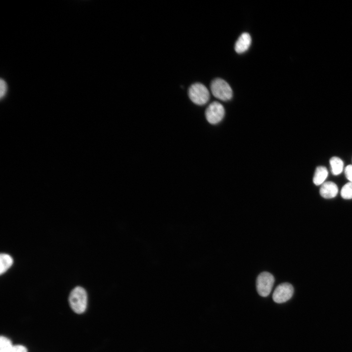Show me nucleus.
Wrapping results in <instances>:
<instances>
[{
  "instance_id": "f257e3e1",
  "label": "nucleus",
  "mask_w": 352,
  "mask_h": 352,
  "mask_svg": "<svg viewBox=\"0 0 352 352\" xmlns=\"http://www.w3.org/2000/svg\"><path fill=\"white\" fill-rule=\"evenodd\" d=\"M68 301L70 307L77 314L84 313L87 307L88 295L85 289L81 286H76L71 291Z\"/></svg>"
},
{
  "instance_id": "f03ea898",
  "label": "nucleus",
  "mask_w": 352,
  "mask_h": 352,
  "mask_svg": "<svg viewBox=\"0 0 352 352\" xmlns=\"http://www.w3.org/2000/svg\"><path fill=\"white\" fill-rule=\"evenodd\" d=\"M188 96L195 104L203 105L209 100L210 93L207 88L203 84L196 83L192 84L188 89Z\"/></svg>"
},
{
  "instance_id": "7ed1b4c3",
  "label": "nucleus",
  "mask_w": 352,
  "mask_h": 352,
  "mask_svg": "<svg viewBox=\"0 0 352 352\" xmlns=\"http://www.w3.org/2000/svg\"><path fill=\"white\" fill-rule=\"evenodd\" d=\"M210 88L213 95L221 100L227 101L232 97V88L229 85L222 79H214L211 84Z\"/></svg>"
},
{
  "instance_id": "20e7f679",
  "label": "nucleus",
  "mask_w": 352,
  "mask_h": 352,
  "mask_svg": "<svg viewBox=\"0 0 352 352\" xmlns=\"http://www.w3.org/2000/svg\"><path fill=\"white\" fill-rule=\"evenodd\" d=\"M274 277L268 272L261 273L257 278L256 288L258 294L266 297L270 293L274 283Z\"/></svg>"
},
{
  "instance_id": "39448f33",
  "label": "nucleus",
  "mask_w": 352,
  "mask_h": 352,
  "mask_svg": "<svg viewBox=\"0 0 352 352\" xmlns=\"http://www.w3.org/2000/svg\"><path fill=\"white\" fill-rule=\"evenodd\" d=\"M225 110L220 103L214 101L206 109L205 117L207 121L211 124H216L220 122L224 117Z\"/></svg>"
},
{
  "instance_id": "423d86ee",
  "label": "nucleus",
  "mask_w": 352,
  "mask_h": 352,
  "mask_svg": "<svg viewBox=\"0 0 352 352\" xmlns=\"http://www.w3.org/2000/svg\"><path fill=\"white\" fill-rule=\"evenodd\" d=\"M293 292V287L290 284L282 283L275 289L272 295L273 300L277 303L286 302L291 298Z\"/></svg>"
},
{
  "instance_id": "0eeeda50",
  "label": "nucleus",
  "mask_w": 352,
  "mask_h": 352,
  "mask_svg": "<svg viewBox=\"0 0 352 352\" xmlns=\"http://www.w3.org/2000/svg\"><path fill=\"white\" fill-rule=\"evenodd\" d=\"M251 43V38L247 32L242 33L235 44V50L238 53H242L247 50Z\"/></svg>"
},
{
  "instance_id": "6e6552de",
  "label": "nucleus",
  "mask_w": 352,
  "mask_h": 352,
  "mask_svg": "<svg viewBox=\"0 0 352 352\" xmlns=\"http://www.w3.org/2000/svg\"><path fill=\"white\" fill-rule=\"evenodd\" d=\"M338 191L337 186L335 183L327 181L322 184L320 194L325 198H331L337 195Z\"/></svg>"
},
{
  "instance_id": "1a4fd4ad",
  "label": "nucleus",
  "mask_w": 352,
  "mask_h": 352,
  "mask_svg": "<svg viewBox=\"0 0 352 352\" xmlns=\"http://www.w3.org/2000/svg\"><path fill=\"white\" fill-rule=\"evenodd\" d=\"M328 172L327 168L324 166H318L316 168L313 181L316 185L322 184L327 178Z\"/></svg>"
},
{
  "instance_id": "9d476101",
  "label": "nucleus",
  "mask_w": 352,
  "mask_h": 352,
  "mask_svg": "<svg viewBox=\"0 0 352 352\" xmlns=\"http://www.w3.org/2000/svg\"><path fill=\"white\" fill-rule=\"evenodd\" d=\"M330 163L331 173L333 175H338L342 173L344 163L340 158L336 156L331 157L330 160Z\"/></svg>"
},
{
  "instance_id": "9b49d317",
  "label": "nucleus",
  "mask_w": 352,
  "mask_h": 352,
  "mask_svg": "<svg viewBox=\"0 0 352 352\" xmlns=\"http://www.w3.org/2000/svg\"><path fill=\"white\" fill-rule=\"evenodd\" d=\"M13 260L9 254L2 253L0 256V273H5L12 265Z\"/></svg>"
},
{
  "instance_id": "f8f14e48",
  "label": "nucleus",
  "mask_w": 352,
  "mask_h": 352,
  "mask_svg": "<svg viewBox=\"0 0 352 352\" xmlns=\"http://www.w3.org/2000/svg\"><path fill=\"white\" fill-rule=\"evenodd\" d=\"M341 196L344 199L352 198V182L347 183L343 186L341 190Z\"/></svg>"
},
{
  "instance_id": "ddd939ff",
  "label": "nucleus",
  "mask_w": 352,
  "mask_h": 352,
  "mask_svg": "<svg viewBox=\"0 0 352 352\" xmlns=\"http://www.w3.org/2000/svg\"><path fill=\"white\" fill-rule=\"evenodd\" d=\"M4 352H27L26 347L22 345H14L12 348Z\"/></svg>"
},
{
  "instance_id": "4468645a",
  "label": "nucleus",
  "mask_w": 352,
  "mask_h": 352,
  "mask_svg": "<svg viewBox=\"0 0 352 352\" xmlns=\"http://www.w3.org/2000/svg\"><path fill=\"white\" fill-rule=\"evenodd\" d=\"M0 98H2L6 94L8 89L7 83L5 81L2 79H1L0 81Z\"/></svg>"
},
{
  "instance_id": "2eb2a0df",
  "label": "nucleus",
  "mask_w": 352,
  "mask_h": 352,
  "mask_svg": "<svg viewBox=\"0 0 352 352\" xmlns=\"http://www.w3.org/2000/svg\"><path fill=\"white\" fill-rule=\"evenodd\" d=\"M345 174L346 178L352 182V165H349L346 167Z\"/></svg>"
}]
</instances>
